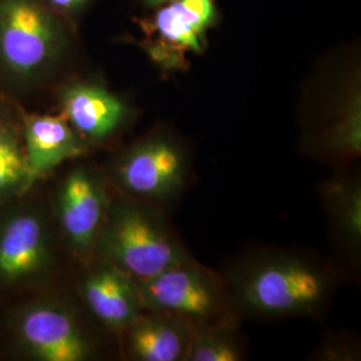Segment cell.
I'll return each instance as SVG.
<instances>
[{
    "label": "cell",
    "instance_id": "17",
    "mask_svg": "<svg viewBox=\"0 0 361 361\" xmlns=\"http://www.w3.org/2000/svg\"><path fill=\"white\" fill-rule=\"evenodd\" d=\"M54 11L63 16L73 26L78 27V20L89 8L94 0H46Z\"/></svg>",
    "mask_w": 361,
    "mask_h": 361
},
{
    "label": "cell",
    "instance_id": "6",
    "mask_svg": "<svg viewBox=\"0 0 361 361\" xmlns=\"http://www.w3.org/2000/svg\"><path fill=\"white\" fill-rule=\"evenodd\" d=\"M109 207L104 182L95 171L77 168L66 177L56 200V219L78 257L94 255Z\"/></svg>",
    "mask_w": 361,
    "mask_h": 361
},
{
    "label": "cell",
    "instance_id": "10",
    "mask_svg": "<svg viewBox=\"0 0 361 361\" xmlns=\"http://www.w3.org/2000/svg\"><path fill=\"white\" fill-rule=\"evenodd\" d=\"M59 114L85 141L99 142L114 135L129 116V107L104 85L68 79L55 92Z\"/></svg>",
    "mask_w": 361,
    "mask_h": 361
},
{
    "label": "cell",
    "instance_id": "9",
    "mask_svg": "<svg viewBox=\"0 0 361 361\" xmlns=\"http://www.w3.org/2000/svg\"><path fill=\"white\" fill-rule=\"evenodd\" d=\"M137 285L142 307L174 317L207 319L221 305L214 283L188 259Z\"/></svg>",
    "mask_w": 361,
    "mask_h": 361
},
{
    "label": "cell",
    "instance_id": "8",
    "mask_svg": "<svg viewBox=\"0 0 361 361\" xmlns=\"http://www.w3.org/2000/svg\"><path fill=\"white\" fill-rule=\"evenodd\" d=\"M15 334L38 360L82 361L90 356V344L74 316L55 302L27 305L15 319Z\"/></svg>",
    "mask_w": 361,
    "mask_h": 361
},
{
    "label": "cell",
    "instance_id": "12",
    "mask_svg": "<svg viewBox=\"0 0 361 361\" xmlns=\"http://www.w3.org/2000/svg\"><path fill=\"white\" fill-rule=\"evenodd\" d=\"M82 293L94 316L111 329H126L141 316L138 285L116 267L99 261L82 283Z\"/></svg>",
    "mask_w": 361,
    "mask_h": 361
},
{
    "label": "cell",
    "instance_id": "3",
    "mask_svg": "<svg viewBox=\"0 0 361 361\" xmlns=\"http://www.w3.org/2000/svg\"><path fill=\"white\" fill-rule=\"evenodd\" d=\"M147 10L137 19L141 46L165 70L185 68L189 52H202L207 32L217 22L214 0H143Z\"/></svg>",
    "mask_w": 361,
    "mask_h": 361
},
{
    "label": "cell",
    "instance_id": "11",
    "mask_svg": "<svg viewBox=\"0 0 361 361\" xmlns=\"http://www.w3.org/2000/svg\"><path fill=\"white\" fill-rule=\"evenodd\" d=\"M28 165L37 182L68 159L86 153V141L62 114H39L20 104Z\"/></svg>",
    "mask_w": 361,
    "mask_h": 361
},
{
    "label": "cell",
    "instance_id": "7",
    "mask_svg": "<svg viewBox=\"0 0 361 361\" xmlns=\"http://www.w3.org/2000/svg\"><path fill=\"white\" fill-rule=\"evenodd\" d=\"M119 188L141 200L165 198L177 192L185 177V155L165 137H154L131 147L116 161Z\"/></svg>",
    "mask_w": 361,
    "mask_h": 361
},
{
    "label": "cell",
    "instance_id": "4",
    "mask_svg": "<svg viewBox=\"0 0 361 361\" xmlns=\"http://www.w3.org/2000/svg\"><path fill=\"white\" fill-rule=\"evenodd\" d=\"M6 204L0 212V285L25 286L54 265V235L47 212L38 204Z\"/></svg>",
    "mask_w": 361,
    "mask_h": 361
},
{
    "label": "cell",
    "instance_id": "15",
    "mask_svg": "<svg viewBox=\"0 0 361 361\" xmlns=\"http://www.w3.org/2000/svg\"><path fill=\"white\" fill-rule=\"evenodd\" d=\"M185 360L237 361L240 352L231 336L217 329H204L189 337Z\"/></svg>",
    "mask_w": 361,
    "mask_h": 361
},
{
    "label": "cell",
    "instance_id": "2",
    "mask_svg": "<svg viewBox=\"0 0 361 361\" xmlns=\"http://www.w3.org/2000/svg\"><path fill=\"white\" fill-rule=\"evenodd\" d=\"M94 256L125 271L135 283L186 261L161 221L131 201L109 207Z\"/></svg>",
    "mask_w": 361,
    "mask_h": 361
},
{
    "label": "cell",
    "instance_id": "16",
    "mask_svg": "<svg viewBox=\"0 0 361 361\" xmlns=\"http://www.w3.org/2000/svg\"><path fill=\"white\" fill-rule=\"evenodd\" d=\"M336 214L341 221L344 229L353 237H360L361 204L360 192L356 188H341L334 192Z\"/></svg>",
    "mask_w": 361,
    "mask_h": 361
},
{
    "label": "cell",
    "instance_id": "5",
    "mask_svg": "<svg viewBox=\"0 0 361 361\" xmlns=\"http://www.w3.org/2000/svg\"><path fill=\"white\" fill-rule=\"evenodd\" d=\"M326 280L322 271L297 259L259 265L246 277L243 298L247 307L265 314H295L323 302Z\"/></svg>",
    "mask_w": 361,
    "mask_h": 361
},
{
    "label": "cell",
    "instance_id": "1",
    "mask_svg": "<svg viewBox=\"0 0 361 361\" xmlns=\"http://www.w3.org/2000/svg\"><path fill=\"white\" fill-rule=\"evenodd\" d=\"M78 27L46 0H0V91L27 104L65 83L77 51Z\"/></svg>",
    "mask_w": 361,
    "mask_h": 361
},
{
    "label": "cell",
    "instance_id": "14",
    "mask_svg": "<svg viewBox=\"0 0 361 361\" xmlns=\"http://www.w3.org/2000/svg\"><path fill=\"white\" fill-rule=\"evenodd\" d=\"M126 329L130 353L137 360L177 361L185 357L189 336L174 316H140Z\"/></svg>",
    "mask_w": 361,
    "mask_h": 361
},
{
    "label": "cell",
    "instance_id": "18",
    "mask_svg": "<svg viewBox=\"0 0 361 361\" xmlns=\"http://www.w3.org/2000/svg\"><path fill=\"white\" fill-rule=\"evenodd\" d=\"M1 95H3V94H1V91H0V97H1Z\"/></svg>",
    "mask_w": 361,
    "mask_h": 361
},
{
    "label": "cell",
    "instance_id": "13",
    "mask_svg": "<svg viewBox=\"0 0 361 361\" xmlns=\"http://www.w3.org/2000/svg\"><path fill=\"white\" fill-rule=\"evenodd\" d=\"M32 178L23 126L20 104L11 98L0 97V207L20 198L31 190Z\"/></svg>",
    "mask_w": 361,
    "mask_h": 361
}]
</instances>
